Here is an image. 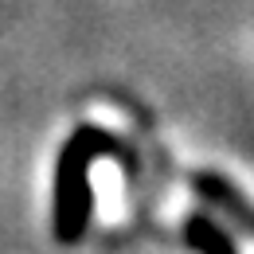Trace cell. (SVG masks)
<instances>
[{
    "instance_id": "1",
    "label": "cell",
    "mask_w": 254,
    "mask_h": 254,
    "mask_svg": "<svg viewBox=\"0 0 254 254\" xmlns=\"http://www.w3.org/2000/svg\"><path fill=\"white\" fill-rule=\"evenodd\" d=\"M90 145H94V137H78L66 149V164H63V176H59V231H63V239H74L78 219L86 211V199H90L86 180H82L86 160H90Z\"/></svg>"
}]
</instances>
